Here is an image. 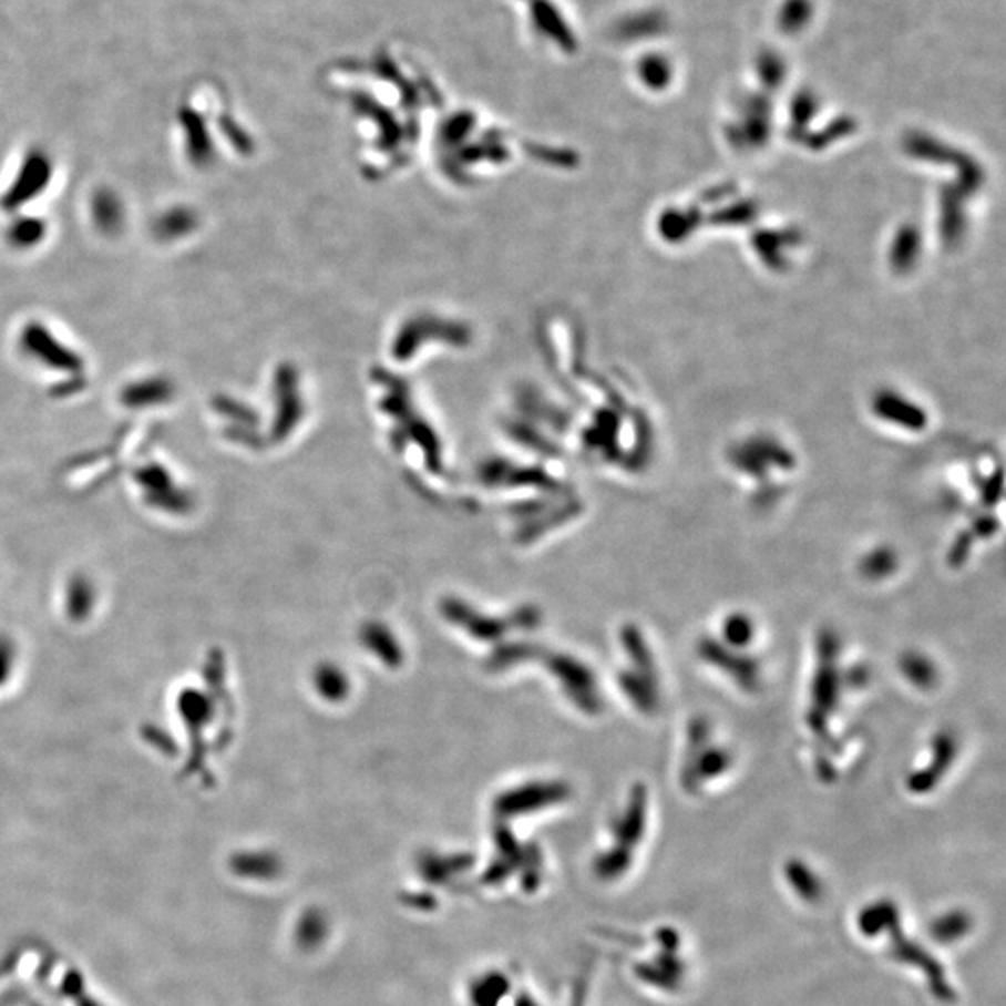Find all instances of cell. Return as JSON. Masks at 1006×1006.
I'll use <instances>...</instances> for the list:
<instances>
[{
	"label": "cell",
	"mask_w": 1006,
	"mask_h": 1006,
	"mask_svg": "<svg viewBox=\"0 0 1006 1006\" xmlns=\"http://www.w3.org/2000/svg\"><path fill=\"white\" fill-rule=\"evenodd\" d=\"M843 639L833 628H822L814 639L813 658L803 688L802 727L811 742L814 772L824 781H835L852 761L850 746L835 738L844 720L849 697L858 696L869 682L865 671L846 658Z\"/></svg>",
	"instance_id": "cell-1"
},
{
	"label": "cell",
	"mask_w": 1006,
	"mask_h": 1006,
	"mask_svg": "<svg viewBox=\"0 0 1006 1006\" xmlns=\"http://www.w3.org/2000/svg\"><path fill=\"white\" fill-rule=\"evenodd\" d=\"M737 768V748L721 737L715 721L702 715L691 716L682 732L677 764L679 783L686 794H705L726 783Z\"/></svg>",
	"instance_id": "cell-2"
},
{
	"label": "cell",
	"mask_w": 1006,
	"mask_h": 1006,
	"mask_svg": "<svg viewBox=\"0 0 1006 1006\" xmlns=\"http://www.w3.org/2000/svg\"><path fill=\"white\" fill-rule=\"evenodd\" d=\"M696 658L742 696H759L767 686V660L761 650L729 647L705 630L696 641Z\"/></svg>",
	"instance_id": "cell-3"
},
{
	"label": "cell",
	"mask_w": 1006,
	"mask_h": 1006,
	"mask_svg": "<svg viewBox=\"0 0 1006 1006\" xmlns=\"http://www.w3.org/2000/svg\"><path fill=\"white\" fill-rule=\"evenodd\" d=\"M962 759V738L951 727L934 732L918 749L912 767L904 776L907 792L918 798L934 794L945 779L951 778Z\"/></svg>",
	"instance_id": "cell-4"
},
{
	"label": "cell",
	"mask_w": 1006,
	"mask_h": 1006,
	"mask_svg": "<svg viewBox=\"0 0 1006 1006\" xmlns=\"http://www.w3.org/2000/svg\"><path fill=\"white\" fill-rule=\"evenodd\" d=\"M896 671L901 680L917 694H932L943 682L940 661L925 649L902 650L896 658Z\"/></svg>",
	"instance_id": "cell-5"
},
{
	"label": "cell",
	"mask_w": 1006,
	"mask_h": 1006,
	"mask_svg": "<svg viewBox=\"0 0 1006 1006\" xmlns=\"http://www.w3.org/2000/svg\"><path fill=\"white\" fill-rule=\"evenodd\" d=\"M901 552L893 544L876 543L861 552L855 571L866 584H887L901 573Z\"/></svg>",
	"instance_id": "cell-6"
},
{
	"label": "cell",
	"mask_w": 1006,
	"mask_h": 1006,
	"mask_svg": "<svg viewBox=\"0 0 1006 1006\" xmlns=\"http://www.w3.org/2000/svg\"><path fill=\"white\" fill-rule=\"evenodd\" d=\"M973 918L969 913L959 912H948L942 917H937L931 926V934L934 936V940L940 943H954L959 942L962 937L966 936L967 932L972 931Z\"/></svg>",
	"instance_id": "cell-7"
},
{
	"label": "cell",
	"mask_w": 1006,
	"mask_h": 1006,
	"mask_svg": "<svg viewBox=\"0 0 1006 1006\" xmlns=\"http://www.w3.org/2000/svg\"><path fill=\"white\" fill-rule=\"evenodd\" d=\"M787 880L792 890L805 901H819L822 895L819 876L803 861H790L787 865Z\"/></svg>",
	"instance_id": "cell-8"
},
{
	"label": "cell",
	"mask_w": 1006,
	"mask_h": 1006,
	"mask_svg": "<svg viewBox=\"0 0 1006 1006\" xmlns=\"http://www.w3.org/2000/svg\"><path fill=\"white\" fill-rule=\"evenodd\" d=\"M809 18V4L805 0H790L784 8L783 24L789 29H800Z\"/></svg>",
	"instance_id": "cell-9"
}]
</instances>
